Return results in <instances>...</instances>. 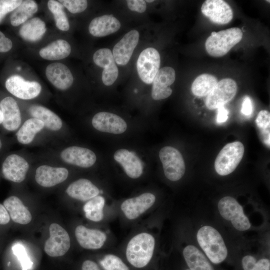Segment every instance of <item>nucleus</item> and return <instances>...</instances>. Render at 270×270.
I'll list each match as a JSON object with an SVG mask.
<instances>
[{
    "instance_id": "nucleus-1",
    "label": "nucleus",
    "mask_w": 270,
    "mask_h": 270,
    "mask_svg": "<svg viewBox=\"0 0 270 270\" xmlns=\"http://www.w3.org/2000/svg\"><path fill=\"white\" fill-rule=\"evenodd\" d=\"M196 238L200 246L214 264L223 262L228 256V250L220 232L214 228L205 226L199 229Z\"/></svg>"
},
{
    "instance_id": "nucleus-2",
    "label": "nucleus",
    "mask_w": 270,
    "mask_h": 270,
    "mask_svg": "<svg viewBox=\"0 0 270 270\" xmlns=\"http://www.w3.org/2000/svg\"><path fill=\"white\" fill-rule=\"evenodd\" d=\"M155 246L154 236L147 232L134 236L128 242L126 256L134 266L142 268L146 266L152 258Z\"/></svg>"
},
{
    "instance_id": "nucleus-3",
    "label": "nucleus",
    "mask_w": 270,
    "mask_h": 270,
    "mask_svg": "<svg viewBox=\"0 0 270 270\" xmlns=\"http://www.w3.org/2000/svg\"><path fill=\"white\" fill-rule=\"evenodd\" d=\"M242 30L236 27L213 32L206 41V50L212 56H222L242 40Z\"/></svg>"
},
{
    "instance_id": "nucleus-4",
    "label": "nucleus",
    "mask_w": 270,
    "mask_h": 270,
    "mask_svg": "<svg viewBox=\"0 0 270 270\" xmlns=\"http://www.w3.org/2000/svg\"><path fill=\"white\" fill-rule=\"evenodd\" d=\"M244 148L240 142H234L224 146L217 156L214 162L216 172L226 176L233 172L241 161Z\"/></svg>"
},
{
    "instance_id": "nucleus-5",
    "label": "nucleus",
    "mask_w": 270,
    "mask_h": 270,
    "mask_svg": "<svg viewBox=\"0 0 270 270\" xmlns=\"http://www.w3.org/2000/svg\"><path fill=\"white\" fill-rule=\"evenodd\" d=\"M218 209L222 216L230 221L237 230L244 231L250 228V223L244 214L243 208L234 198L226 196L221 198L218 203Z\"/></svg>"
},
{
    "instance_id": "nucleus-6",
    "label": "nucleus",
    "mask_w": 270,
    "mask_h": 270,
    "mask_svg": "<svg viewBox=\"0 0 270 270\" xmlns=\"http://www.w3.org/2000/svg\"><path fill=\"white\" fill-rule=\"evenodd\" d=\"M159 157L168 179L175 182L183 176L186 170L184 162L177 149L170 146H164L160 150Z\"/></svg>"
},
{
    "instance_id": "nucleus-7",
    "label": "nucleus",
    "mask_w": 270,
    "mask_h": 270,
    "mask_svg": "<svg viewBox=\"0 0 270 270\" xmlns=\"http://www.w3.org/2000/svg\"><path fill=\"white\" fill-rule=\"evenodd\" d=\"M160 56L154 48L148 47L140 54L136 62V69L140 80L146 84H151L160 70Z\"/></svg>"
},
{
    "instance_id": "nucleus-8",
    "label": "nucleus",
    "mask_w": 270,
    "mask_h": 270,
    "mask_svg": "<svg viewBox=\"0 0 270 270\" xmlns=\"http://www.w3.org/2000/svg\"><path fill=\"white\" fill-rule=\"evenodd\" d=\"M49 230L50 238L46 241L44 252L52 257L64 256L70 246V238L68 232L56 223L50 225Z\"/></svg>"
},
{
    "instance_id": "nucleus-9",
    "label": "nucleus",
    "mask_w": 270,
    "mask_h": 270,
    "mask_svg": "<svg viewBox=\"0 0 270 270\" xmlns=\"http://www.w3.org/2000/svg\"><path fill=\"white\" fill-rule=\"evenodd\" d=\"M237 90L236 82L230 78L222 79L207 96L206 105L210 110L218 108L234 98Z\"/></svg>"
},
{
    "instance_id": "nucleus-10",
    "label": "nucleus",
    "mask_w": 270,
    "mask_h": 270,
    "mask_svg": "<svg viewBox=\"0 0 270 270\" xmlns=\"http://www.w3.org/2000/svg\"><path fill=\"white\" fill-rule=\"evenodd\" d=\"M5 87L11 94L22 100L35 98L42 90L38 82L25 80L18 75H12L8 78L5 82Z\"/></svg>"
},
{
    "instance_id": "nucleus-11",
    "label": "nucleus",
    "mask_w": 270,
    "mask_h": 270,
    "mask_svg": "<svg viewBox=\"0 0 270 270\" xmlns=\"http://www.w3.org/2000/svg\"><path fill=\"white\" fill-rule=\"evenodd\" d=\"M93 60L96 66L104 68L102 76L104 84L112 85L118 77V69L111 50L107 48L97 50L93 55Z\"/></svg>"
},
{
    "instance_id": "nucleus-12",
    "label": "nucleus",
    "mask_w": 270,
    "mask_h": 270,
    "mask_svg": "<svg viewBox=\"0 0 270 270\" xmlns=\"http://www.w3.org/2000/svg\"><path fill=\"white\" fill-rule=\"evenodd\" d=\"M139 38L138 32L132 30L126 34L115 44L112 53L116 64L124 66L128 62L138 44Z\"/></svg>"
},
{
    "instance_id": "nucleus-13",
    "label": "nucleus",
    "mask_w": 270,
    "mask_h": 270,
    "mask_svg": "<svg viewBox=\"0 0 270 270\" xmlns=\"http://www.w3.org/2000/svg\"><path fill=\"white\" fill-rule=\"evenodd\" d=\"M202 14L212 22L224 24L233 18V12L230 5L222 0H206L201 7Z\"/></svg>"
},
{
    "instance_id": "nucleus-14",
    "label": "nucleus",
    "mask_w": 270,
    "mask_h": 270,
    "mask_svg": "<svg viewBox=\"0 0 270 270\" xmlns=\"http://www.w3.org/2000/svg\"><path fill=\"white\" fill-rule=\"evenodd\" d=\"M176 79L174 70L170 66L160 68L152 82V96L154 100L166 98L172 94L170 86Z\"/></svg>"
},
{
    "instance_id": "nucleus-15",
    "label": "nucleus",
    "mask_w": 270,
    "mask_h": 270,
    "mask_svg": "<svg viewBox=\"0 0 270 270\" xmlns=\"http://www.w3.org/2000/svg\"><path fill=\"white\" fill-rule=\"evenodd\" d=\"M29 164L22 157L16 154L7 156L2 165L4 178L14 182H21L26 178Z\"/></svg>"
},
{
    "instance_id": "nucleus-16",
    "label": "nucleus",
    "mask_w": 270,
    "mask_h": 270,
    "mask_svg": "<svg viewBox=\"0 0 270 270\" xmlns=\"http://www.w3.org/2000/svg\"><path fill=\"white\" fill-rule=\"evenodd\" d=\"M92 125L98 130L114 134H120L127 128L124 120L113 113L102 112L96 114L92 120Z\"/></svg>"
},
{
    "instance_id": "nucleus-17",
    "label": "nucleus",
    "mask_w": 270,
    "mask_h": 270,
    "mask_svg": "<svg viewBox=\"0 0 270 270\" xmlns=\"http://www.w3.org/2000/svg\"><path fill=\"white\" fill-rule=\"evenodd\" d=\"M156 201L155 196L150 192L125 200L121 204V210L129 220L138 218L149 209Z\"/></svg>"
},
{
    "instance_id": "nucleus-18",
    "label": "nucleus",
    "mask_w": 270,
    "mask_h": 270,
    "mask_svg": "<svg viewBox=\"0 0 270 270\" xmlns=\"http://www.w3.org/2000/svg\"><path fill=\"white\" fill-rule=\"evenodd\" d=\"M60 157L67 164L84 168L92 166L96 160V155L92 150L77 146L65 148L61 152Z\"/></svg>"
},
{
    "instance_id": "nucleus-19",
    "label": "nucleus",
    "mask_w": 270,
    "mask_h": 270,
    "mask_svg": "<svg viewBox=\"0 0 270 270\" xmlns=\"http://www.w3.org/2000/svg\"><path fill=\"white\" fill-rule=\"evenodd\" d=\"M46 74L50 82L57 88L66 90L70 88L74 78L70 69L60 62H53L46 68Z\"/></svg>"
},
{
    "instance_id": "nucleus-20",
    "label": "nucleus",
    "mask_w": 270,
    "mask_h": 270,
    "mask_svg": "<svg viewBox=\"0 0 270 270\" xmlns=\"http://www.w3.org/2000/svg\"><path fill=\"white\" fill-rule=\"evenodd\" d=\"M68 176V171L66 168L42 165L36 168L35 179L40 186L48 188L64 182Z\"/></svg>"
},
{
    "instance_id": "nucleus-21",
    "label": "nucleus",
    "mask_w": 270,
    "mask_h": 270,
    "mask_svg": "<svg viewBox=\"0 0 270 270\" xmlns=\"http://www.w3.org/2000/svg\"><path fill=\"white\" fill-rule=\"evenodd\" d=\"M75 236L80 245L88 250L101 248L106 240V234L97 229H91L80 225L75 229Z\"/></svg>"
},
{
    "instance_id": "nucleus-22",
    "label": "nucleus",
    "mask_w": 270,
    "mask_h": 270,
    "mask_svg": "<svg viewBox=\"0 0 270 270\" xmlns=\"http://www.w3.org/2000/svg\"><path fill=\"white\" fill-rule=\"evenodd\" d=\"M3 114L2 126L8 131L16 130L21 124V114L16 100L11 96H6L0 102Z\"/></svg>"
},
{
    "instance_id": "nucleus-23",
    "label": "nucleus",
    "mask_w": 270,
    "mask_h": 270,
    "mask_svg": "<svg viewBox=\"0 0 270 270\" xmlns=\"http://www.w3.org/2000/svg\"><path fill=\"white\" fill-rule=\"evenodd\" d=\"M115 160L123 168L130 178H137L143 172V166L140 158L132 152L126 149H120L114 155Z\"/></svg>"
},
{
    "instance_id": "nucleus-24",
    "label": "nucleus",
    "mask_w": 270,
    "mask_h": 270,
    "mask_svg": "<svg viewBox=\"0 0 270 270\" xmlns=\"http://www.w3.org/2000/svg\"><path fill=\"white\" fill-rule=\"evenodd\" d=\"M120 22L112 14H104L94 18L88 26L91 35L104 37L116 32L120 28Z\"/></svg>"
},
{
    "instance_id": "nucleus-25",
    "label": "nucleus",
    "mask_w": 270,
    "mask_h": 270,
    "mask_svg": "<svg viewBox=\"0 0 270 270\" xmlns=\"http://www.w3.org/2000/svg\"><path fill=\"white\" fill-rule=\"evenodd\" d=\"M100 191L90 180L80 178L70 184L66 192L71 198L81 201H86L97 196Z\"/></svg>"
},
{
    "instance_id": "nucleus-26",
    "label": "nucleus",
    "mask_w": 270,
    "mask_h": 270,
    "mask_svg": "<svg viewBox=\"0 0 270 270\" xmlns=\"http://www.w3.org/2000/svg\"><path fill=\"white\" fill-rule=\"evenodd\" d=\"M3 204L14 222L22 224H26L30 222L32 214L18 198L10 196L6 198Z\"/></svg>"
},
{
    "instance_id": "nucleus-27",
    "label": "nucleus",
    "mask_w": 270,
    "mask_h": 270,
    "mask_svg": "<svg viewBox=\"0 0 270 270\" xmlns=\"http://www.w3.org/2000/svg\"><path fill=\"white\" fill-rule=\"evenodd\" d=\"M29 112L34 118L41 120L48 129L56 131L62 126L60 118L48 108L42 106L34 104L30 106Z\"/></svg>"
},
{
    "instance_id": "nucleus-28",
    "label": "nucleus",
    "mask_w": 270,
    "mask_h": 270,
    "mask_svg": "<svg viewBox=\"0 0 270 270\" xmlns=\"http://www.w3.org/2000/svg\"><path fill=\"white\" fill-rule=\"evenodd\" d=\"M183 255L190 270H214L204 254L194 246H186Z\"/></svg>"
},
{
    "instance_id": "nucleus-29",
    "label": "nucleus",
    "mask_w": 270,
    "mask_h": 270,
    "mask_svg": "<svg viewBox=\"0 0 270 270\" xmlns=\"http://www.w3.org/2000/svg\"><path fill=\"white\" fill-rule=\"evenodd\" d=\"M71 46L69 43L62 39L57 40L39 52L40 56L47 60H59L68 57L70 54Z\"/></svg>"
},
{
    "instance_id": "nucleus-30",
    "label": "nucleus",
    "mask_w": 270,
    "mask_h": 270,
    "mask_svg": "<svg viewBox=\"0 0 270 270\" xmlns=\"http://www.w3.org/2000/svg\"><path fill=\"white\" fill-rule=\"evenodd\" d=\"M46 30L44 22L38 18H34L24 23L19 30V34L24 40L34 42L42 38Z\"/></svg>"
},
{
    "instance_id": "nucleus-31",
    "label": "nucleus",
    "mask_w": 270,
    "mask_h": 270,
    "mask_svg": "<svg viewBox=\"0 0 270 270\" xmlns=\"http://www.w3.org/2000/svg\"><path fill=\"white\" fill-rule=\"evenodd\" d=\"M38 10L36 2L32 0H23L12 12L10 17L11 24L17 26L26 22Z\"/></svg>"
},
{
    "instance_id": "nucleus-32",
    "label": "nucleus",
    "mask_w": 270,
    "mask_h": 270,
    "mask_svg": "<svg viewBox=\"0 0 270 270\" xmlns=\"http://www.w3.org/2000/svg\"><path fill=\"white\" fill-rule=\"evenodd\" d=\"M44 125L40 120L32 118L26 120L16 134L18 142L24 144H30L36 134L40 132Z\"/></svg>"
},
{
    "instance_id": "nucleus-33",
    "label": "nucleus",
    "mask_w": 270,
    "mask_h": 270,
    "mask_svg": "<svg viewBox=\"0 0 270 270\" xmlns=\"http://www.w3.org/2000/svg\"><path fill=\"white\" fill-rule=\"evenodd\" d=\"M217 78L209 74H202L197 76L192 83L191 90L197 96H208L217 84Z\"/></svg>"
},
{
    "instance_id": "nucleus-34",
    "label": "nucleus",
    "mask_w": 270,
    "mask_h": 270,
    "mask_svg": "<svg viewBox=\"0 0 270 270\" xmlns=\"http://www.w3.org/2000/svg\"><path fill=\"white\" fill-rule=\"evenodd\" d=\"M104 204V198L100 196H97L90 200L83 207L86 217L96 222L102 220L104 217L103 209Z\"/></svg>"
},
{
    "instance_id": "nucleus-35",
    "label": "nucleus",
    "mask_w": 270,
    "mask_h": 270,
    "mask_svg": "<svg viewBox=\"0 0 270 270\" xmlns=\"http://www.w3.org/2000/svg\"><path fill=\"white\" fill-rule=\"evenodd\" d=\"M48 7L54 16L56 27L62 31L68 30L70 24L63 5L58 1L50 0L48 2Z\"/></svg>"
},
{
    "instance_id": "nucleus-36",
    "label": "nucleus",
    "mask_w": 270,
    "mask_h": 270,
    "mask_svg": "<svg viewBox=\"0 0 270 270\" xmlns=\"http://www.w3.org/2000/svg\"><path fill=\"white\" fill-rule=\"evenodd\" d=\"M256 125L260 132L262 141L270 147V114L266 110H260L255 120Z\"/></svg>"
},
{
    "instance_id": "nucleus-37",
    "label": "nucleus",
    "mask_w": 270,
    "mask_h": 270,
    "mask_svg": "<svg viewBox=\"0 0 270 270\" xmlns=\"http://www.w3.org/2000/svg\"><path fill=\"white\" fill-rule=\"evenodd\" d=\"M244 270H270V261L268 258H262L256 261L250 255L244 256L242 259Z\"/></svg>"
},
{
    "instance_id": "nucleus-38",
    "label": "nucleus",
    "mask_w": 270,
    "mask_h": 270,
    "mask_svg": "<svg viewBox=\"0 0 270 270\" xmlns=\"http://www.w3.org/2000/svg\"><path fill=\"white\" fill-rule=\"evenodd\" d=\"M105 270H129L122 260L116 256L108 254L100 262Z\"/></svg>"
},
{
    "instance_id": "nucleus-39",
    "label": "nucleus",
    "mask_w": 270,
    "mask_h": 270,
    "mask_svg": "<svg viewBox=\"0 0 270 270\" xmlns=\"http://www.w3.org/2000/svg\"><path fill=\"white\" fill-rule=\"evenodd\" d=\"M12 250L20 260L23 270H28L32 268V262L29 258L23 246L19 244H15L12 246Z\"/></svg>"
},
{
    "instance_id": "nucleus-40",
    "label": "nucleus",
    "mask_w": 270,
    "mask_h": 270,
    "mask_svg": "<svg viewBox=\"0 0 270 270\" xmlns=\"http://www.w3.org/2000/svg\"><path fill=\"white\" fill-rule=\"evenodd\" d=\"M58 2L72 14L82 12L88 6V2L86 0H60Z\"/></svg>"
},
{
    "instance_id": "nucleus-41",
    "label": "nucleus",
    "mask_w": 270,
    "mask_h": 270,
    "mask_svg": "<svg viewBox=\"0 0 270 270\" xmlns=\"http://www.w3.org/2000/svg\"><path fill=\"white\" fill-rule=\"evenodd\" d=\"M22 2L21 0H0V24L6 16L13 12Z\"/></svg>"
},
{
    "instance_id": "nucleus-42",
    "label": "nucleus",
    "mask_w": 270,
    "mask_h": 270,
    "mask_svg": "<svg viewBox=\"0 0 270 270\" xmlns=\"http://www.w3.org/2000/svg\"><path fill=\"white\" fill-rule=\"evenodd\" d=\"M128 8L132 12L143 13L146 9V4L143 0H128L126 1Z\"/></svg>"
},
{
    "instance_id": "nucleus-43",
    "label": "nucleus",
    "mask_w": 270,
    "mask_h": 270,
    "mask_svg": "<svg viewBox=\"0 0 270 270\" xmlns=\"http://www.w3.org/2000/svg\"><path fill=\"white\" fill-rule=\"evenodd\" d=\"M12 47V40L0 30V52H6Z\"/></svg>"
},
{
    "instance_id": "nucleus-44",
    "label": "nucleus",
    "mask_w": 270,
    "mask_h": 270,
    "mask_svg": "<svg viewBox=\"0 0 270 270\" xmlns=\"http://www.w3.org/2000/svg\"><path fill=\"white\" fill-rule=\"evenodd\" d=\"M252 104L250 98L245 96L242 102L241 112L246 116H250L252 113Z\"/></svg>"
},
{
    "instance_id": "nucleus-45",
    "label": "nucleus",
    "mask_w": 270,
    "mask_h": 270,
    "mask_svg": "<svg viewBox=\"0 0 270 270\" xmlns=\"http://www.w3.org/2000/svg\"><path fill=\"white\" fill-rule=\"evenodd\" d=\"M217 109L216 122L220 124L224 122L228 118V110L224 106H221Z\"/></svg>"
},
{
    "instance_id": "nucleus-46",
    "label": "nucleus",
    "mask_w": 270,
    "mask_h": 270,
    "mask_svg": "<svg viewBox=\"0 0 270 270\" xmlns=\"http://www.w3.org/2000/svg\"><path fill=\"white\" fill-rule=\"evenodd\" d=\"M10 220V215L4 206L0 204V224H7Z\"/></svg>"
},
{
    "instance_id": "nucleus-47",
    "label": "nucleus",
    "mask_w": 270,
    "mask_h": 270,
    "mask_svg": "<svg viewBox=\"0 0 270 270\" xmlns=\"http://www.w3.org/2000/svg\"><path fill=\"white\" fill-rule=\"evenodd\" d=\"M82 270H100L97 264L90 260H85L82 264Z\"/></svg>"
},
{
    "instance_id": "nucleus-48",
    "label": "nucleus",
    "mask_w": 270,
    "mask_h": 270,
    "mask_svg": "<svg viewBox=\"0 0 270 270\" xmlns=\"http://www.w3.org/2000/svg\"><path fill=\"white\" fill-rule=\"evenodd\" d=\"M3 114L2 112L1 108H0V124H2L3 122Z\"/></svg>"
},
{
    "instance_id": "nucleus-49",
    "label": "nucleus",
    "mask_w": 270,
    "mask_h": 270,
    "mask_svg": "<svg viewBox=\"0 0 270 270\" xmlns=\"http://www.w3.org/2000/svg\"><path fill=\"white\" fill-rule=\"evenodd\" d=\"M2 146V142L1 138H0V150H1Z\"/></svg>"
},
{
    "instance_id": "nucleus-50",
    "label": "nucleus",
    "mask_w": 270,
    "mask_h": 270,
    "mask_svg": "<svg viewBox=\"0 0 270 270\" xmlns=\"http://www.w3.org/2000/svg\"><path fill=\"white\" fill-rule=\"evenodd\" d=\"M154 2V0H146V2Z\"/></svg>"
},
{
    "instance_id": "nucleus-51",
    "label": "nucleus",
    "mask_w": 270,
    "mask_h": 270,
    "mask_svg": "<svg viewBox=\"0 0 270 270\" xmlns=\"http://www.w3.org/2000/svg\"><path fill=\"white\" fill-rule=\"evenodd\" d=\"M188 270V269H187V270Z\"/></svg>"
}]
</instances>
